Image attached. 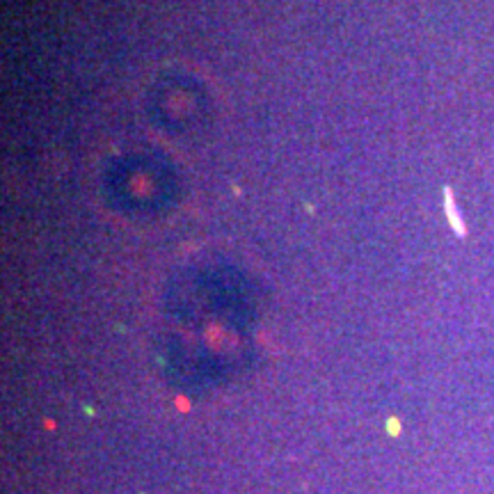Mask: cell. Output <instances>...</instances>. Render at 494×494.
<instances>
[{
    "instance_id": "6da1fadb",
    "label": "cell",
    "mask_w": 494,
    "mask_h": 494,
    "mask_svg": "<svg viewBox=\"0 0 494 494\" xmlns=\"http://www.w3.org/2000/svg\"><path fill=\"white\" fill-rule=\"evenodd\" d=\"M446 213H448V220H451L453 229H456L458 236H464V224L460 222L458 213H456V206H453V197H451V190H446Z\"/></svg>"
}]
</instances>
